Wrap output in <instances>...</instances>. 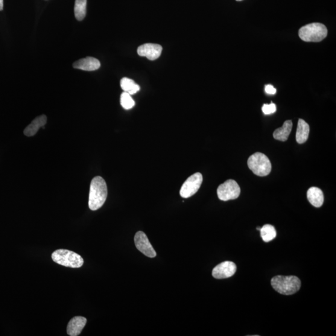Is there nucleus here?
Wrapping results in <instances>:
<instances>
[{
  "label": "nucleus",
  "instance_id": "17",
  "mask_svg": "<svg viewBox=\"0 0 336 336\" xmlns=\"http://www.w3.org/2000/svg\"><path fill=\"white\" fill-rule=\"evenodd\" d=\"M121 88L125 92L129 93L130 95L135 94L140 90V87L135 82L130 78L124 77L121 81Z\"/></svg>",
  "mask_w": 336,
  "mask_h": 336
},
{
  "label": "nucleus",
  "instance_id": "9",
  "mask_svg": "<svg viewBox=\"0 0 336 336\" xmlns=\"http://www.w3.org/2000/svg\"><path fill=\"white\" fill-rule=\"evenodd\" d=\"M163 51L162 46L157 44L147 43L139 47L137 53L141 57H146L150 61H154L160 57Z\"/></svg>",
  "mask_w": 336,
  "mask_h": 336
},
{
  "label": "nucleus",
  "instance_id": "8",
  "mask_svg": "<svg viewBox=\"0 0 336 336\" xmlns=\"http://www.w3.org/2000/svg\"><path fill=\"white\" fill-rule=\"evenodd\" d=\"M134 243H135L137 249L145 255L150 257V258H154L156 256L155 250L152 247L147 236L144 232L139 231L136 233L134 236Z\"/></svg>",
  "mask_w": 336,
  "mask_h": 336
},
{
  "label": "nucleus",
  "instance_id": "1",
  "mask_svg": "<svg viewBox=\"0 0 336 336\" xmlns=\"http://www.w3.org/2000/svg\"><path fill=\"white\" fill-rule=\"evenodd\" d=\"M107 184L101 176L93 178L90 183L89 207L90 210H97L103 206L107 200Z\"/></svg>",
  "mask_w": 336,
  "mask_h": 336
},
{
  "label": "nucleus",
  "instance_id": "23",
  "mask_svg": "<svg viewBox=\"0 0 336 336\" xmlns=\"http://www.w3.org/2000/svg\"><path fill=\"white\" fill-rule=\"evenodd\" d=\"M4 10V0H0V11Z\"/></svg>",
  "mask_w": 336,
  "mask_h": 336
},
{
  "label": "nucleus",
  "instance_id": "6",
  "mask_svg": "<svg viewBox=\"0 0 336 336\" xmlns=\"http://www.w3.org/2000/svg\"><path fill=\"white\" fill-rule=\"evenodd\" d=\"M217 192L221 201L234 200L241 194V188L235 181L229 180L218 187Z\"/></svg>",
  "mask_w": 336,
  "mask_h": 336
},
{
  "label": "nucleus",
  "instance_id": "25",
  "mask_svg": "<svg viewBox=\"0 0 336 336\" xmlns=\"http://www.w3.org/2000/svg\"><path fill=\"white\" fill-rule=\"evenodd\" d=\"M236 1L241 2L242 1V0H236Z\"/></svg>",
  "mask_w": 336,
  "mask_h": 336
},
{
  "label": "nucleus",
  "instance_id": "19",
  "mask_svg": "<svg viewBox=\"0 0 336 336\" xmlns=\"http://www.w3.org/2000/svg\"><path fill=\"white\" fill-rule=\"evenodd\" d=\"M261 238L265 242H269L274 238L276 236V232L275 229L273 226L270 224H266L264 226L261 228Z\"/></svg>",
  "mask_w": 336,
  "mask_h": 336
},
{
  "label": "nucleus",
  "instance_id": "11",
  "mask_svg": "<svg viewBox=\"0 0 336 336\" xmlns=\"http://www.w3.org/2000/svg\"><path fill=\"white\" fill-rule=\"evenodd\" d=\"M74 69L86 71H94L101 67V63L98 60L92 57H87L76 61L73 64Z\"/></svg>",
  "mask_w": 336,
  "mask_h": 336
},
{
  "label": "nucleus",
  "instance_id": "4",
  "mask_svg": "<svg viewBox=\"0 0 336 336\" xmlns=\"http://www.w3.org/2000/svg\"><path fill=\"white\" fill-rule=\"evenodd\" d=\"M52 261L64 267L77 268L84 264L83 257L72 251L59 249L52 254Z\"/></svg>",
  "mask_w": 336,
  "mask_h": 336
},
{
  "label": "nucleus",
  "instance_id": "18",
  "mask_svg": "<svg viewBox=\"0 0 336 336\" xmlns=\"http://www.w3.org/2000/svg\"><path fill=\"white\" fill-rule=\"evenodd\" d=\"M87 0H75L74 14L78 21H83L86 16Z\"/></svg>",
  "mask_w": 336,
  "mask_h": 336
},
{
  "label": "nucleus",
  "instance_id": "5",
  "mask_svg": "<svg viewBox=\"0 0 336 336\" xmlns=\"http://www.w3.org/2000/svg\"><path fill=\"white\" fill-rule=\"evenodd\" d=\"M247 164L254 174L259 176H266L270 173L271 164L270 160L262 153H254L249 157Z\"/></svg>",
  "mask_w": 336,
  "mask_h": 336
},
{
  "label": "nucleus",
  "instance_id": "13",
  "mask_svg": "<svg viewBox=\"0 0 336 336\" xmlns=\"http://www.w3.org/2000/svg\"><path fill=\"white\" fill-rule=\"evenodd\" d=\"M307 197L312 206L315 207L322 206L324 203V194L322 190L317 187H311L307 192Z\"/></svg>",
  "mask_w": 336,
  "mask_h": 336
},
{
  "label": "nucleus",
  "instance_id": "21",
  "mask_svg": "<svg viewBox=\"0 0 336 336\" xmlns=\"http://www.w3.org/2000/svg\"><path fill=\"white\" fill-rule=\"evenodd\" d=\"M276 105L272 103L270 104H264L262 107V111L265 115H270L276 112Z\"/></svg>",
  "mask_w": 336,
  "mask_h": 336
},
{
  "label": "nucleus",
  "instance_id": "20",
  "mask_svg": "<svg viewBox=\"0 0 336 336\" xmlns=\"http://www.w3.org/2000/svg\"><path fill=\"white\" fill-rule=\"evenodd\" d=\"M121 104L123 108L125 110H130L135 105L131 95L127 92H123L121 97Z\"/></svg>",
  "mask_w": 336,
  "mask_h": 336
},
{
  "label": "nucleus",
  "instance_id": "3",
  "mask_svg": "<svg viewBox=\"0 0 336 336\" xmlns=\"http://www.w3.org/2000/svg\"><path fill=\"white\" fill-rule=\"evenodd\" d=\"M299 36L305 42H320L328 35L325 25L320 23H313L303 26L299 30Z\"/></svg>",
  "mask_w": 336,
  "mask_h": 336
},
{
  "label": "nucleus",
  "instance_id": "16",
  "mask_svg": "<svg viewBox=\"0 0 336 336\" xmlns=\"http://www.w3.org/2000/svg\"><path fill=\"white\" fill-rule=\"evenodd\" d=\"M309 126L303 119H299L296 134L297 142L299 144L305 143L308 139Z\"/></svg>",
  "mask_w": 336,
  "mask_h": 336
},
{
  "label": "nucleus",
  "instance_id": "24",
  "mask_svg": "<svg viewBox=\"0 0 336 336\" xmlns=\"http://www.w3.org/2000/svg\"><path fill=\"white\" fill-rule=\"evenodd\" d=\"M256 229L258 230H261V227H257V229Z\"/></svg>",
  "mask_w": 336,
  "mask_h": 336
},
{
  "label": "nucleus",
  "instance_id": "12",
  "mask_svg": "<svg viewBox=\"0 0 336 336\" xmlns=\"http://www.w3.org/2000/svg\"><path fill=\"white\" fill-rule=\"evenodd\" d=\"M87 323L86 318L82 317L73 318L67 327V334L71 336L80 335Z\"/></svg>",
  "mask_w": 336,
  "mask_h": 336
},
{
  "label": "nucleus",
  "instance_id": "15",
  "mask_svg": "<svg viewBox=\"0 0 336 336\" xmlns=\"http://www.w3.org/2000/svg\"><path fill=\"white\" fill-rule=\"evenodd\" d=\"M292 128H293V123L291 121H286L283 124L282 127L277 128L274 131L273 135L274 139L279 141L285 142L288 140L290 135Z\"/></svg>",
  "mask_w": 336,
  "mask_h": 336
},
{
  "label": "nucleus",
  "instance_id": "7",
  "mask_svg": "<svg viewBox=\"0 0 336 336\" xmlns=\"http://www.w3.org/2000/svg\"><path fill=\"white\" fill-rule=\"evenodd\" d=\"M203 181V175L200 172H196L189 177L181 187V196L183 198H189L192 196L200 189Z\"/></svg>",
  "mask_w": 336,
  "mask_h": 336
},
{
  "label": "nucleus",
  "instance_id": "14",
  "mask_svg": "<svg viewBox=\"0 0 336 336\" xmlns=\"http://www.w3.org/2000/svg\"><path fill=\"white\" fill-rule=\"evenodd\" d=\"M47 116L45 115L37 116L29 125L24 130V134L27 136H33L36 134L40 128L43 127L46 124Z\"/></svg>",
  "mask_w": 336,
  "mask_h": 336
},
{
  "label": "nucleus",
  "instance_id": "2",
  "mask_svg": "<svg viewBox=\"0 0 336 336\" xmlns=\"http://www.w3.org/2000/svg\"><path fill=\"white\" fill-rule=\"evenodd\" d=\"M274 290L280 294L291 295L296 293L301 288V281L295 276H276L271 280Z\"/></svg>",
  "mask_w": 336,
  "mask_h": 336
},
{
  "label": "nucleus",
  "instance_id": "10",
  "mask_svg": "<svg viewBox=\"0 0 336 336\" xmlns=\"http://www.w3.org/2000/svg\"><path fill=\"white\" fill-rule=\"evenodd\" d=\"M236 270V266L232 262L226 261L216 266L213 269L212 276L216 279H224L231 277Z\"/></svg>",
  "mask_w": 336,
  "mask_h": 336
},
{
  "label": "nucleus",
  "instance_id": "22",
  "mask_svg": "<svg viewBox=\"0 0 336 336\" xmlns=\"http://www.w3.org/2000/svg\"><path fill=\"white\" fill-rule=\"evenodd\" d=\"M265 90L266 93L270 95L275 94L276 92V89L273 86H271V85H267V86H265Z\"/></svg>",
  "mask_w": 336,
  "mask_h": 336
}]
</instances>
